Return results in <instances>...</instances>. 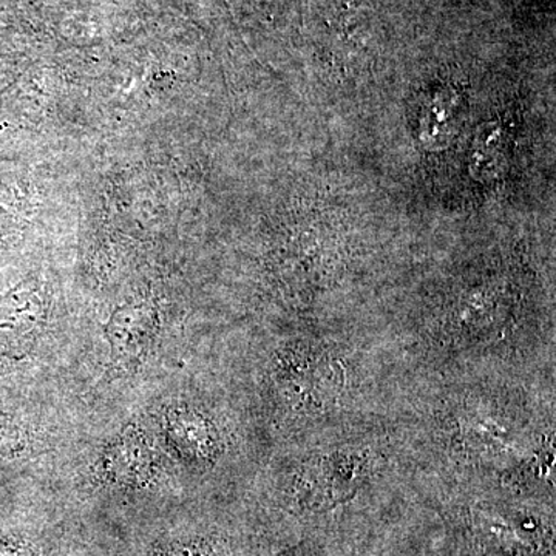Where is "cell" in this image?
Returning a JSON list of instances; mask_svg holds the SVG:
<instances>
[{"label": "cell", "instance_id": "cell-1", "mask_svg": "<svg viewBox=\"0 0 556 556\" xmlns=\"http://www.w3.org/2000/svg\"><path fill=\"white\" fill-rule=\"evenodd\" d=\"M367 457L334 453L318 457L303 470L292 486V506L300 514H320L346 503L365 481Z\"/></svg>", "mask_w": 556, "mask_h": 556}, {"label": "cell", "instance_id": "cell-2", "mask_svg": "<svg viewBox=\"0 0 556 556\" xmlns=\"http://www.w3.org/2000/svg\"><path fill=\"white\" fill-rule=\"evenodd\" d=\"M101 468L102 477L110 484L123 489H141L155 475V455L144 434L129 428L110 445L102 457Z\"/></svg>", "mask_w": 556, "mask_h": 556}, {"label": "cell", "instance_id": "cell-3", "mask_svg": "<svg viewBox=\"0 0 556 556\" xmlns=\"http://www.w3.org/2000/svg\"><path fill=\"white\" fill-rule=\"evenodd\" d=\"M167 438L186 459L208 463L217 455L218 437L214 426L192 409H172L166 417Z\"/></svg>", "mask_w": 556, "mask_h": 556}, {"label": "cell", "instance_id": "cell-4", "mask_svg": "<svg viewBox=\"0 0 556 556\" xmlns=\"http://www.w3.org/2000/svg\"><path fill=\"white\" fill-rule=\"evenodd\" d=\"M153 327H155V320L150 311L144 308L121 311L113 317L109 328L113 350L118 356L127 358L141 356L152 342Z\"/></svg>", "mask_w": 556, "mask_h": 556}, {"label": "cell", "instance_id": "cell-5", "mask_svg": "<svg viewBox=\"0 0 556 556\" xmlns=\"http://www.w3.org/2000/svg\"><path fill=\"white\" fill-rule=\"evenodd\" d=\"M460 110H457L456 98L437 97L426 109L422 123L424 137L430 141H448L455 134L459 123Z\"/></svg>", "mask_w": 556, "mask_h": 556}, {"label": "cell", "instance_id": "cell-6", "mask_svg": "<svg viewBox=\"0 0 556 556\" xmlns=\"http://www.w3.org/2000/svg\"><path fill=\"white\" fill-rule=\"evenodd\" d=\"M150 556H219V552L206 538H185L156 547Z\"/></svg>", "mask_w": 556, "mask_h": 556}, {"label": "cell", "instance_id": "cell-7", "mask_svg": "<svg viewBox=\"0 0 556 556\" xmlns=\"http://www.w3.org/2000/svg\"><path fill=\"white\" fill-rule=\"evenodd\" d=\"M0 556H35L30 544L20 536L0 533Z\"/></svg>", "mask_w": 556, "mask_h": 556}, {"label": "cell", "instance_id": "cell-8", "mask_svg": "<svg viewBox=\"0 0 556 556\" xmlns=\"http://www.w3.org/2000/svg\"><path fill=\"white\" fill-rule=\"evenodd\" d=\"M17 438L14 431L9 428L0 427V457L9 455L16 448Z\"/></svg>", "mask_w": 556, "mask_h": 556}, {"label": "cell", "instance_id": "cell-9", "mask_svg": "<svg viewBox=\"0 0 556 556\" xmlns=\"http://www.w3.org/2000/svg\"><path fill=\"white\" fill-rule=\"evenodd\" d=\"M269 556H302V555H300L298 551H285V552H280V554H274V555H269Z\"/></svg>", "mask_w": 556, "mask_h": 556}]
</instances>
